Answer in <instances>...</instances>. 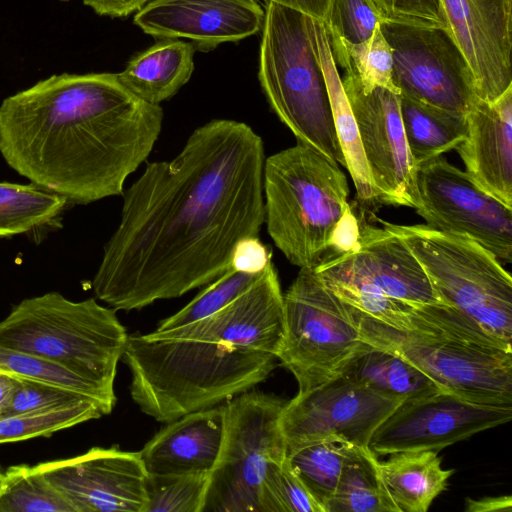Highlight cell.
<instances>
[{
	"label": "cell",
	"mask_w": 512,
	"mask_h": 512,
	"mask_svg": "<svg viewBox=\"0 0 512 512\" xmlns=\"http://www.w3.org/2000/svg\"><path fill=\"white\" fill-rule=\"evenodd\" d=\"M262 138L246 123L196 128L170 161L147 163L123 192L119 225L92 281L114 310L178 298L225 273L264 224Z\"/></svg>",
	"instance_id": "1"
},
{
	"label": "cell",
	"mask_w": 512,
	"mask_h": 512,
	"mask_svg": "<svg viewBox=\"0 0 512 512\" xmlns=\"http://www.w3.org/2000/svg\"><path fill=\"white\" fill-rule=\"evenodd\" d=\"M117 73L52 75L0 105V153L36 186L86 205L120 196L162 130Z\"/></svg>",
	"instance_id": "2"
},
{
	"label": "cell",
	"mask_w": 512,
	"mask_h": 512,
	"mask_svg": "<svg viewBox=\"0 0 512 512\" xmlns=\"http://www.w3.org/2000/svg\"><path fill=\"white\" fill-rule=\"evenodd\" d=\"M284 335L274 265L214 314L173 330L128 335L130 395L154 420L171 422L252 389L276 366Z\"/></svg>",
	"instance_id": "3"
},
{
	"label": "cell",
	"mask_w": 512,
	"mask_h": 512,
	"mask_svg": "<svg viewBox=\"0 0 512 512\" xmlns=\"http://www.w3.org/2000/svg\"><path fill=\"white\" fill-rule=\"evenodd\" d=\"M350 307L365 343L397 354L445 391L478 404L512 408V347L454 307L414 306L408 331Z\"/></svg>",
	"instance_id": "4"
},
{
	"label": "cell",
	"mask_w": 512,
	"mask_h": 512,
	"mask_svg": "<svg viewBox=\"0 0 512 512\" xmlns=\"http://www.w3.org/2000/svg\"><path fill=\"white\" fill-rule=\"evenodd\" d=\"M339 164L297 143L267 159L263 197L267 232L293 265L315 268L331 248L337 226L351 207Z\"/></svg>",
	"instance_id": "5"
},
{
	"label": "cell",
	"mask_w": 512,
	"mask_h": 512,
	"mask_svg": "<svg viewBox=\"0 0 512 512\" xmlns=\"http://www.w3.org/2000/svg\"><path fill=\"white\" fill-rule=\"evenodd\" d=\"M128 334L116 310L59 292L27 298L0 322V344L57 364L110 393Z\"/></svg>",
	"instance_id": "6"
},
{
	"label": "cell",
	"mask_w": 512,
	"mask_h": 512,
	"mask_svg": "<svg viewBox=\"0 0 512 512\" xmlns=\"http://www.w3.org/2000/svg\"><path fill=\"white\" fill-rule=\"evenodd\" d=\"M258 78L270 108L297 143L345 167L307 15L265 1Z\"/></svg>",
	"instance_id": "7"
},
{
	"label": "cell",
	"mask_w": 512,
	"mask_h": 512,
	"mask_svg": "<svg viewBox=\"0 0 512 512\" xmlns=\"http://www.w3.org/2000/svg\"><path fill=\"white\" fill-rule=\"evenodd\" d=\"M379 222L403 240L446 305L512 347V278L490 251L427 225Z\"/></svg>",
	"instance_id": "8"
},
{
	"label": "cell",
	"mask_w": 512,
	"mask_h": 512,
	"mask_svg": "<svg viewBox=\"0 0 512 512\" xmlns=\"http://www.w3.org/2000/svg\"><path fill=\"white\" fill-rule=\"evenodd\" d=\"M284 335L277 360L298 383V392L340 376L367 343L351 307L327 288L314 268H301L283 294Z\"/></svg>",
	"instance_id": "9"
},
{
	"label": "cell",
	"mask_w": 512,
	"mask_h": 512,
	"mask_svg": "<svg viewBox=\"0 0 512 512\" xmlns=\"http://www.w3.org/2000/svg\"><path fill=\"white\" fill-rule=\"evenodd\" d=\"M286 402L250 390L224 402L223 440L208 474L202 512H260L267 468L286 458L280 428Z\"/></svg>",
	"instance_id": "10"
},
{
	"label": "cell",
	"mask_w": 512,
	"mask_h": 512,
	"mask_svg": "<svg viewBox=\"0 0 512 512\" xmlns=\"http://www.w3.org/2000/svg\"><path fill=\"white\" fill-rule=\"evenodd\" d=\"M380 29L393 58L401 96L466 117L480 100L471 70L446 30L384 21Z\"/></svg>",
	"instance_id": "11"
},
{
	"label": "cell",
	"mask_w": 512,
	"mask_h": 512,
	"mask_svg": "<svg viewBox=\"0 0 512 512\" xmlns=\"http://www.w3.org/2000/svg\"><path fill=\"white\" fill-rule=\"evenodd\" d=\"M359 220L355 243L341 253H327L314 268L331 291L386 296L412 306L445 304L403 240Z\"/></svg>",
	"instance_id": "12"
},
{
	"label": "cell",
	"mask_w": 512,
	"mask_h": 512,
	"mask_svg": "<svg viewBox=\"0 0 512 512\" xmlns=\"http://www.w3.org/2000/svg\"><path fill=\"white\" fill-rule=\"evenodd\" d=\"M420 205L430 228L472 239L500 262L512 261V208L439 156L417 167Z\"/></svg>",
	"instance_id": "13"
},
{
	"label": "cell",
	"mask_w": 512,
	"mask_h": 512,
	"mask_svg": "<svg viewBox=\"0 0 512 512\" xmlns=\"http://www.w3.org/2000/svg\"><path fill=\"white\" fill-rule=\"evenodd\" d=\"M401 403L344 375L298 392L280 416L286 455L327 437L368 447L375 429Z\"/></svg>",
	"instance_id": "14"
},
{
	"label": "cell",
	"mask_w": 512,
	"mask_h": 512,
	"mask_svg": "<svg viewBox=\"0 0 512 512\" xmlns=\"http://www.w3.org/2000/svg\"><path fill=\"white\" fill-rule=\"evenodd\" d=\"M341 80L356 120L377 202L418 208L417 167L403 129L400 95L382 87L364 92L348 73Z\"/></svg>",
	"instance_id": "15"
},
{
	"label": "cell",
	"mask_w": 512,
	"mask_h": 512,
	"mask_svg": "<svg viewBox=\"0 0 512 512\" xmlns=\"http://www.w3.org/2000/svg\"><path fill=\"white\" fill-rule=\"evenodd\" d=\"M512 419V408L468 401L451 392L402 402L374 431L368 448L377 455L438 452Z\"/></svg>",
	"instance_id": "16"
},
{
	"label": "cell",
	"mask_w": 512,
	"mask_h": 512,
	"mask_svg": "<svg viewBox=\"0 0 512 512\" xmlns=\"http://www.w3.org/2000/svg\"><path fill=\"white\" fill-rule=\"evenodd\" d=\"M76 512H143L147 472L139 452L92 447L34 466Z\"/></svg>",
	"instance_id": "17"
},
{
	"label": "cell",
	"mask_w": 512,
	"mask_h": 512,
	"mask_svg": "<svg viewBox=\"0 0 512 512\" xmlns=\"http://www.w3.org/2000/svg\"><path fill=\"white\" fill-rule=\"evenodd\" d=\"M447 32L464 56L480 100L512 86V0H441Z\"/></svg>",
	"instance_id": "18"
},
{
	"label": "cell",
	"mask_w": 512,
	"mask_h": 512,
	"mask_svg": "<svg viewBox=\"0 0 512 512\" xmlns=\"http://www.w3.org/2000/svg\"><path fill=\"white\" fill-rule=\"evenodd\" d=\"M263 21L256 0H152L133 19L145 34L159 40L186 38L202 52L257 34Z\"/></svg>",
	"instance_id": "19"
},
{
	"label": "cell",
	"mask_w": 512,
	"mask_h": 512,
	"mask_svg": "<svg viewBox=\"0 0 512 512\" xmlns=\"http://www.w3.org/2000/svg\"><path fill=\"white\" fill-rule=\"evenodd\" d=\"M466 136L455 148L466 173L512 208V86L492 102L479 100L466 115Z\"/></svg>",
	"instance_id": "20"
},
{
	"label": "cell",
	"mask_w": 512,
	"mask_h": 512,
	"mask_svg": "<svg viewBox=\"0 0 512 512\" xmlns=\"http://www.w3.org/2000/svg\"><path fill=\"white\" fill-rule=\"evenodd\" d=\"M224 404L165 423L139 451L148 475L208 473L224 434Z\"/></svg>",
	"instance_id": "21"
},
{
	"label": "cell",
	"mask_w": 512,
	"mask_h": 512,
	"mask_svg": "<svg viewBox=\"0 0 512 512\" xmlns=\"http://www.w3.org/2000/svg\"><path fill=\"white\" fill-rule=\"evenodd\" d=\"M307 27L323 70L334 127L345 159V167L352 177L359 204L368 207L377 202L376 193L364 157L356 120L333 59L325 27L321 21L309 16H307Z\"/></svg>",
	"instance_id": "22"
},
{
	"label": "cell",
	"mask_w": 512,
	"mask_h": 512,
	"mask_svg": "<svg viewBox=\"0 0 512 512\" xmlns=\"http://www.w3.org/2000/svg\"><path fill=\"white\" fill-rule=\"evenodd\" d=\"M194 53L191 42L160 39L134 55L117 75L120 82L138 98L160 105L190 80L194 71Z\"/></svg>",
	"instance_id": "23"
},
{
	"label": "cell",
	"mask_w": 512,
	"mask_h": 512,
	"mask_svg": "<svg viewBox=\"0 0 512 512\" xmlns=\"http://www.w3.org/2000/svg\"><path fill=\"white\" fill-rule=\"evenodd\" d=\"M378 461V471L399 512H426L442 493L453 469L441 467L434 451H406Z\"/></svg>",
	"instance_id": "24"
},
{
	"label": "cell",
	"mask_w": 512,
	"mask_h": 512,
	"mask_svg": "<svg viewBox=\"0 0 512 512\" xmlns=\"http://www.w3.org/2000/svg\"><path fill=\"white\" fill-rule=\"evenodd\" d=\"M341 375L400 402L443 390L402 357L369 344L349 362Z\"/></svg>",
	"instance_id": "25"
},
{
	"label": "cell",
	"mask_w": 512,
	"mask_h": 512,
	"mask_svg": "<svg viewBox=\"0 0 512 512\" xmlns=\"http://www.w3.org/2000/svg\"><path fill=\"white\" fill-rule=\"evenodd\" d=\"M406 141L416 167L455 150L466 136V117L440 111L400 95Z\"/></svg>",
	"instance_id": "26"
},
{
	"label": "cell",
	"mask_w": 512,
	"mask_h": 512,
	"mask_svg": "<svg viewBox=\"0 0 512 512\" xmlns=\"http://www.w3.org/2000/svg\"><path fill=\"white\" fill-rule=\"evenodd\" d=\"M377 463V456L368 447H357L342 469L325 512H399Z\"/></svg>",
	"instance_id": "27"
},
{
	"label": "cell",
	"mask_w": 512,
	"mask_h": 512,
	"mask_svg": "<svg viewBox=\"0 0 512 512\" xmlns=\"http://www.w3.org/2000/svg\"><path fill=\"white\" fill-rule=\"evenodd\" d=\"M69 201L35 184L0 182V238L55 225Z\"/></svg>",
	"instance_id": "28"
},
{
	"label": "cell",
	"mask_w": 512,
	"mask_h": 512,
	"mask_svg": "<svg viewBox=\"0 0 512 512\" xmlns=\"http://www.w3.org/2000/svg\"><path fill=\"white\" fill-rule=\"evenodd\" d=\"M357 447L341 438L327 437L286 455L290 468L324 512L344 465Z\"/></svg>",
	"instance_id": "29"
},
{
	"label": "cell",
	"mask_w": 512,
	"mask_h": 512,
	"mask_svg": "<svg viewBox=\"0 0 512 512\" xmlns=\"http://www.w3.org/2000/svg\"><path fill=\"white\" fill-rule=\"evenodd\" d=\"M329 44L335 64L352 75L364 92L382 87L400 95L392 78V51L380 25L363 42L337 41Z\"/></svg>",
	"instance_id": "30"
},
{
	"label": "cell",
	"mask_w": 512,
	"mask_h": 512,
	"mask_svg": "<svg viewBox=\"0 0 512 512\" xmlns=\"http://www.w3.org/2000/svg\"><path fill=\"white\" fill-rule=\"evenodd\" d=\"M0 512H76L72 504L33 466L13 465L5 471Z\"/></svg>",
	"instance_id": "31"
},
{
	"label": "cell",
	"mask_w": 512,
	"mask_h": 512,
	"mask_svg": "<svg viewBox=\"0 0 512 512\" xmlns=\"http://www.w3.org/2000/svg\"><path fill=\"white\" fill-rule=\"evenodd\" d=\"M0 372L12 377L60 385L85 394L110 411L116 403L115 393L87 381L48 360L0 344Z\"/></svg>",
	"instance_id": "32"
},
{
	"label": "cell",
	"mask_w": 512,
	"mask_h": 512,
	"mask_svg": "<svg viewBox=\"0 0 512 512\" xmlns=\"http://www.w3.org/2000/svg\"><path fill=\"white\" fill-rule=\"evenodd\" d=\"M110 412L96 401L31 414L0 417V444L18 442L52 434L98 419Z\"/></svg>",
	"instance_id": "33"
},
{
	"label": "cell",
	"mask_w": 512,
	"mask_h": 512,
	"mask_svg": "<svg viewBox=\"0 0 512 512\" xmlns=\"http://www.w3.org/2000/svg\"><path fill=\"white\" fill-rule=\"evenodd\" d=\"M263 272L249 273L229 267L225 273L211 282L186 306L162 320L155 331L162 332L180 328L214 314L249 289Z\"/></svg>",
	"instance_id": "34"
},
{
	"label": "cell",
	"mask_w": 512,
	"mask_h": 512,
	"mask_svg": "<svg viewBox=\"0 0 512 512\" xmlns=\"http://www.w3.org/2000/svg\"><path fill=\"white\" fill-rule=\"evenodd\" d=\"M208 473L147 475L143 512H202Z\"/></svg>",
	"instance_id": "35"
},
{
	"label": "cell",
	"mask_w": 512,
	"mask_h": 512,
	"mask_svg": "<svg viewBox=\"0 0 512 512\" xmlns=\"http://www.w3.org/2000/svg\"><path fill=\"white\" fill-rule=\"evenodd\" d=\"M260 512L324 511L285 458L282 462H271L267 468L261 484Z\"/></svg>",
	"instance_id": "36"
},
{
	"label": "cell",
	"mask_w": 512,
	"mask_h": 512,
	"mask_svg": "<svg viewBox=\"0 0 512 512\" xmlns=\"http://www.w3.org/2000/svg\"><path fill=\"white\" fill-rule=\"evenodd\" d=\"M384 22L372 0H332L323 25L329 43H360Z\"/></svg>",
	"instance_id": "37"
},
{
	"label": "cell",
	"mask_w": 512,
	"mask_h": 512,
	"mask_svg": "<svg viewBox=\"0 0 512 512\" xmlns=\"http://www.w3.org/2000/svg\"><path fill=\"white\" fill-rule=\"evenodd\" d=\"M14 378L16 380L15 389L0 417L51 411L87 401L98 402L85 394L60 385L25 378ZM106 409L111 412L108 408Z\"/></svg>",
	"instance_id": "38"
},
{
	"label": "cell",
	"mask_w": 512,
	"mask_h": 512,
	"mask_svg": "<svg viewBox=\"0 0 512 512\" xmlns=\"http://www.w3.org/2000/svg\"><path fill=\"white\" fill-rule=\"evenodd\" d=\"M384 21L447 31L441 0H372Z\"/></svg>",
	"instance_id": "39"
},
{
	"label": "cell",
	"mask_w": 512,
	"mask_h": 512,
	"mask_svg": "<svg viewBox=\"0 0 512 512\" xmlns=\"http://www.w3.org/2000/svg\"><path fill=\"white\" fill-rule=\"evenodd\" d=\"M271 262L270 247L263 244L259 237H250L237 244L230 267L249 273H262Z\"/></svg>",
	"instance_id": "40"
},
{
	"label": "cell",
	"mask_w": 512,
	"mask_h": 512,
	"mask_svg": "<svg viewBox=\"0 0 512 512\" xmlns=\"http://www.w3.org/2000/svg\"><path fill=\"white\" fill-rule=\"evenodd\" d=\"M150 1L152 0H83V3L98 15L115 18L138 12Z\"/></svg>",
	"instance_id": "41"
},
{
	"label": "cell",
	"mask_w": 512,
	"mask_h": 512,
	"mask_svg": "<svg viewBox=\"0 0 512 512\" xmlns=\"http://www.w3.org/2000/svg\"><path fill=\"white\" fill-rule=\"evenodd\" d=\"M296 10L324 23L332 0H264Z\"/></svg>",
	"instance_id": "42"
},
{
	"label": "cell",
	"mask_w": 512,
	"mask_h": 512,
	"mask_svg": "<svg viewBox=\"0 0 512 512\" xmlns=\"http://www.w3.org/2000/svg\"><path fill=\"white\" fill-rule=\"evenodd\" d=\"M512 498L510 495L484 497L481 499H466L467 512L511 511Z\"/></svg>",
	"instance_id": "43"
},
{
	"label": "cell",
	"mask_w": 512,
	"mask_h": 512,
	"mask_svg": "<svg viewBox=\"0 0 512 512\" xmlns=\"http://www.w3.org/2000/svg\"><path fill=\"white\" fill-rule=\"evenodd\" d=\"M16 386L14 377L0 372V415L8 405Z\"/></svg>",
	"instance_id": "44"
},
{
	"label": "cell",
	"mask_w": 512,
	"mask_h": 512,
	"mask_svg": "<svg viewBox=\"0 0 512 512\" xmlns=\"http://www.w3.org/2000/svg\"><path fill=\"white\" fill-rule=\"evenodd\" d=\"M4 481H5V471H3V469L0 466V492L4 486Z\"/></svg>",
	"instance_id": "45"
}]
</instances>
